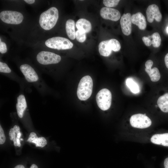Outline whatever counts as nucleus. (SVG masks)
Wrapping results in <instances>:
<instances>
[{
	"label": "nucleus",
	"instance_id": "1",
	"mask_svg": "<svg viewBox=\"0 0 168 168\" xmlns=\"http://www.w3.org/2000/svg\"><path fill=\"white\" fill-rule=\"evenodd\" d=\"M58 18V9L55 7H52L41 14L39 18V23L43 29L49 30L55 25Z\"/></svg>",
	"mask_w": 168,
	"mask_h": 168
},
{
	"label": "nucleus",
	"instance_id": "2",
	"mask_svg": "<svg viewBox=\"0 0 168 168\" xmlns=\"http://www.w3.org/2000/svg\"><path fill=\"white\" fill-rule=\"evenodd\" d=\"M93 87V80L88 75L83 77L81 79L78 86L77 95L81 100H86L91 95Z\"/></svg>",
	"mask_w": 168,
	"mask_h": 168
},
{
	"label": "nucleus",
	"instance_id": "3",
	"mask_svg": "<svg viewBox=\"0 0 168 168\" xmlns=\"http://www.w3.org/2000/svg\"><path fill=\"white\" fill-rule=\"evenodd\" d=\"M45 44L49 48L58 50L70 49L72 48L73 45L68 39L59 36L49 39L45 41Z\"/></svg>",
	"mask_w": 168,
	"mask_h": 168
},
{
	"label": "nucleus",
	"instance_id": "4",
	"mask_svg": "<svg viewBox=\"0 0 168 168\" xmlns=\"http://www.w3.org/2000/svg\"><path fill=\"white\" fill-rule=\"evenodd\" d=\"M96 100L100 109L103 111L108 110L111 103L112 95L109 90L104 88L100 90L96 96Z\"/></svg>",
	"mask_w": 168,
	"mask_h": 168
},
{
	"label": "nucleus",
	"instance_id": "5",
	"mask_svg": "<svg viewBox=\"0 0 168 168\" xmlns=\"http://www.w3.org/2000/svg\"><path fill=\"white\" fill-rule=\"evenodd\" d=\"M0 18L4 23L17 25L21 23L23 16L21 13L15 11H4L0 13Z\"/></svg>",
	"mask_w": 168,
	"mask_h": 168
},
{
	"label": "nucleus",
	"instance_id": "6",
	"mask_svg": "<svg viewBox=\"0 0 168 168\" xmlns=\"http://www.w3.org/2000/svg\"><path fill=\"white\" fill-rule=\"evenodd\" d=\"M36 59L40 64L48 65L58 63L61 60V57L59 55L51 52L42 51L37 54Z\"/></svg>",
	"mask_w": 168,
	"mask_h": 168
},
{
	"label": "nucleus",
	"instance_id": "7",
	"mask_svg": "<svg viewBox=\"0 0 168 168\" xmlns=\"http://www.w3.org/2000/svg\"><path fill=\"white\" fill-rule=\"evenodd\" d=\"M131 125L133 127L145 128L151 126L152 121L146 115L141 114H138L132 115L130 119Z\"/></svg>",
	"mask_w": 168,
	"mask_h": 168
},
{
	"label": "nucleus",
	"instance_id": "8",
	"mask_svg": "<svg viewBox=\"0 0 168 168\" xmlns=\"http://www.w3.org/2000/svg\"><path fill=\"white\" fill-rule=\"evenodd\" d=\"M101 17L104 19L117 21L120 18V12L114 8L107 7L102 8L100 11Z\"/></svg>",
	"mask_w": 168,
	"mask_h": 168
},
{
	"label": "nucleus",
	"instance_id": "9",
	"mask_svg": "<svg viewBox=\"0 0 168 168\" xmlns=\"http://www.w3.org/2000/svg\"><path fill=\"white\" fill-rule=\"evenodd\" d=\"M146 14L147 20L150 23L152 22L154 19L157 22H160L161 20V14L158 6L155 4H151L148 6Z\"/></svg>",
	"mask_w": 168,
	"mask_h": 168
},
{
	"label": "nucleus",
	"instance_id": "10",
	"mask_svg": "<svg viewBox=\"0 0 168 168\" xmlns=\"http://www.w3.org/2000/svg\"><path fill=\"white\" fill-rule=\"evenodd\" d=\"M20 69L28 82H35L38 80L39 77L37 74L30 65L26 64H22L20 66Z\"/></svg>",
	"mask_w": 168,
	"mask_h": 168
},
{
	"label": "nucleus",
	"instance_id": "11",
	"mask_svg": "<svg viewBox=\"0 0 168 168\" xmlns=\"http://www.w3.org/2000/svg\"><path fill=\"white\" fill-rule=\"evenodd\" d=\"M131 16L129 13H124L120 19V24L122 32L127 36L130 35L132 31Z\"/></svg>",
	"mask_w": 168,
	"mask_h": 168
},
{
	"label": "nucleus",
	"instance_id": "12",
	"mask_svg": "<svg viewBox=\"0 0 168 168\" xmlns=\"http://www.w3.org/2000/svg\"><path fill=\"white\" fill-rule=\"evenodd\" d=\"M153 64V62L152 60H147L145 63V70L148 74L151 81L156 82L160 80L161 75L157 68L154 67L152 68Z\"/></svg>",
	"mask_w": 168,
	"mask_h": 168
},
{
	"label": "nucleus",
	"instance_id": "13",
	"mask_svg": "<svg viewBox=\"0 0 168 168\" xmlns=\"http://www.w3.org/2000/svg\"><path fill=\"white\" fill-rule=\"evenodd\" d=\"M131 21L137 26L141 30H145L147 26V22L144 16L141 12H138L131 16Z\"/></svg>",
	"mask_w": 168,
	"mask_h": 168
},
{
	"label": "nucleus",
	"instance_id": "14",
	"mask_svg": "<svg viewBox=\"0 0 168 168\" xmlns=\"http://www.w3.org/2000/svg\"><path fill=\"white\" fill-rule=\"evenodd\" d=\"M151 141L155 144L168 147V133L154 134L151 138Z\"/></svg>",
	"mask_w": 168,
	"mask_h": 168
},
{
	"label": "nucleus",
	"instance_id": "15",
	"mask_svg": "<svg viewBox=\"0 0 168 168\" xmlns=\"http://www.w3.org/2000/svg\"><path fill=\"white\" fill-rule=\"evenodd\" d=\"M9 136L10 139L13 141L14 145L15 146L20 147L21 144L19 138L21 136L19 127L17 125H15L13 128L10 130Z\"/></svg>",
	"mask_w": 168,
	"mask_h": 168
},
{
	"label": "nucleus",
	"instance_id": "16",
	"mask_svg": "<svg viewBox=\"0 0 168 168\" xmlns=\"http://www.w3.org/2000/svg\"><path fill=\"white\" fill-rule=\"evenodd\" d=\"M16 107L18 116L22 118L23 113L27 107L26 102L24 95H20L17 97Z\"/></svg>",
	"mask_w": 168,
	"mask_h": 168
},
{
	"label": "nucleus",
	"instance_id": "17",
	"mask_svg": "<svg viewBox=\"0 0 168 168\" xmlns=\"http://www.w3.org/2000/svg\"><path fill=\"white\" fill-rule=\"evenodd\" d=\"M98 49L100 55L104 57L109 56L112 53V49L109 40L101 42L98 46Z\"/></svg>",
	"mask_w": 168,
	"mask_h": 168
},
{
	"label": "nucleus",
	"instance_id": "18",
	"mask_svg": "<svg viewBox=\"0 0 168 168\" xmlns=\"http://www.w3.org/2000/svg\"><path fill=\"white\" fill-rule=\"evenodd\" d=\"M76 26L78 30L85 33L89 32L91 30V22L84 18L79 19L77 21Z\"/></svg>",
	"mask_w": 168,
	"mask_h": 168
},
{
	"label": "nucleus",
	"instance_id": "19",
	"mask_svg": "<svg viewBox=\"0 0 168 168\" xmlns=\"http://www.w3.org/2000/svg\"><path fill=\"white\" fill-rule=\"evenodd\" d=\"M27 141L35 143L36 147H44L47 144V141L44 138H38L36 134L34 132L30 133Z\"/></svg>",
	"mask_w": 168,
	"mask_h": 168
},
{
	"label": "nucleus",
	"instance_id": "20",
	"mask_svg": "<svg viewBox=\"0 0 168 168\" xmlns=\"http://www.w3.org/2000/svg\"><path fill=\"white\" fill-rule=\"evenodd\" d=\"M75 22L74 20L69 19L66 23V30L67 35L72 40H74L75 37Z\"/></svg>",
	"mask_w": 168,
	"mask_h": 168
},
{
	"label": "nucleus",
	"instance_id": "21",
	"mask_svg": "<svg viewBox=\"0 0 168 168\" xmlns=\"http://www.w3.org/2000/svg\"><path fill=\"white\" fill-rule=\"evenodd\" d=\"M157 104L161 111L168 112V93H165L158 98Z\"/></svg>",
	"mask_w": 168,
	"mask_h": 168
},
{
	"label": "nucleus",
	"instance_id": "22",
	"mask_svg": "<svg viewBox=\"0 0 168 168\" xmlns=\"http://www.w3.org/2000/svg\"><path fill=\"white\" fill-rule=\"evenodd\" d=\"M126 83L127 87L133 93L137 94L140 92L139 87L138 84L132 78H127Z\"/></svg>",
	"mask_w": 168,
	"mask_h": 168
},
{
	"label": "nucleus",
	"instance_id": "23",
	"mask_svg": "<svg viewBox=\"0 0 168 168\" xmlns=\"http://www.w3.org/2000/svg\"><path fill=\"white\" fill-rule=\"evenodd\" d=\"M150 36L152 39L151 41L153 47L155 48L159 47L161 42V38L159 34L156 32L153 33Z\"/></svg>",
	"mask_w": 168,
	"mask_h": 168
},
{
	"label": "nucleus",
	"instance_id": "24",
	"mask_svg": "<svg viewBox=\"0 0 168 168\" xmlns=\"http://www.w3.org/2000/svg\"><path fill=\"white\" fill-rule=\"evenodd\" d=\"M109 42L112 48V50L114 52H117L120 50L121 45L119 42L117 40L114 39L109 40Z\"/></svg>",
	"mask_w": 168,
	"mask_h": 168
},
{
	"label": "nucleus",
	"instance_id": "25",
	"mask_svg": "<svg viewBox=\"0 0 168 168\" xmlns=\"http://www.w3.org/2000/svg\"><path fill=\"white\" fill-rule=\"evenodd\" d=\"M75 37L77 40L79 42H84L86 39V33L77 30L76 31Z\"/></svg>",
	"mask_w": 168,
	"mask_h": 168
},
{
	"label": "nucleus",
	"instance_id": "26",
	"mask_svg": "<svg viewBox=\"0 0 168 168\" xmlns=\"http://www.w3.org/2000/svg\"><path fill=\"white\" fill-rule=\"evenodd\" d=\"M119 1V0H104L103 3L106 7H110L116 6Z\"/></svg>",
	"mask_w": 168,
	"mask_h": 168
},
{
	"label": "nucleus",
	"instance_id": "27",
	"mask_svg": "<svg viewBox=\"0 0 168 168\" xmlns=\"http://www.w3.org/2000/svg\"><path fill=\"white\" fill-rule=\"evenodd\" d=\"M11 70L7 64L1 62H0V72L6 73L11 72Z\"/></svg>",
	"mask_w": 168,
	"mask_h": 168
},
{
	"label": "nucleus",
	"instance_id": "28",
	"mask_svg": "<svg viewBox=\"0 0 168 168\" xmlns=\"http://www.w3.org/2000/svg\"><path fill=\"white\" fill-rule=\"evenodd\" d=\"M6 137L4 133V131L0 125V144H2L5 142Z\"/></svg>",
	"mask_w": 168,
	"mask_h": 168
},
{
	"label": "nucleus",
	"instance_id": "29",
	"mask_svg": "<svg viewBox=\"0 0 168 168\" xmlns=\"http://www.w3.org/2000/svg\"><path fill=\"white\" fill-rule=\"evenodd\" d=\"M7 51V46L6 44L1 41L0 38V52L2 54L6 53Z\"/></svg>",
	"mask_w": 168,
	"mask_h": 168
},
{
	"label": "nucleus",
	"instance_id": "30",
	"mask_svg": "<svg viewBox=\"0 0 168 168\" xmlns=\"http://www.w3.org/2000/svg\"><path fill=\"white\" fill-rule=\"evenodd\" d=\"M142 40L145 44L147 46H150L152 44V41L151 40V36H143Z\"/></svg>",
	"mask_w": 168,
	"mask_h": 168
},
{
	"label": "nucleus",
	"instance_id": "31",
	"mask_svg": "<svg viewBox=\"0 0 168 168\" xmlns=\"http://www.w3.org/2000/svg\"><path fill=\"white\" fill-rule=\"evenodd\" d=\"M164 61L166 66L168 68V53L166 54L165 57Z\"/></svg>",
	"mask_w": 168,
	"mask_h": 168
},
{
	"label": "nucleus",
	"instance_id": "32",
	"mask_svg": "<svg viewBox=\"0 0 168 168\" xmlns=\"http://www.w3.org/2000/svg\"><path fill=\"white\" fill-rule=\"evenodd\" d=\"M165 168H168V157L166 158L164 161Z\"/></svg>",
	"mask_w": 168,
	"mask_h": 168
},
{
	"label": "nucleus",
	"instance_id": "33",
	"mask_svg": "<svg viewBox=\"0 0 168 168\" xmlns=\"http://www.w3.org/2000/svg\"><path fill=\"white\" fill-rule=\"evenodd\" d=\"M24 1L29 4H33L34 3L35 1L34 0H24Z\"/></svg>",
	"mask_w": 168,
	"mask_h": 168
},
{
	"label": "nucleus",
	"instance_id": "34",
	"mask_svg": "<svg viewBox=\"0 0 168 168\" xmlns=\"http://www.w3.org/2000/svg\"><path fill=\"white\" fill-rule=\"evenodd\" d=\"M14 168H25V167L22 165H19L16 166Z\"/></svg>",
	"mask_w": 168,
	"mask_h": 168
},
{
	"label": "nucleus",
	"instance_id": "35",
	"mask_svg": "<svg viewBox=\"0 0 168 168\" xmlns=\"http://www.w3.org/2000/svg\"><path fill=\"white\" fill-rule=\"evenodd\" d=\"M30 168H38L37 166L35 164H33Z\"/></svg>",
	"mask_w": 168,
	"mask_h": 168
},
{
	"label": "nucleus",
	"instance_id": "36",
	"mask_svg": "<svg viewBox=\"0 0 168 168\" xmlns=\"http://www.w3.org/2000/svg\"><path fill=\"white\" fill-rule=\"evenodd\" d=\"M166 32L168 33V26L166 28Z\"/></svg>",
	"mask_w": 168,
	"mask_h": 168
},
{
	"label": "nucleus",
	"instance_id": "37",
	"mask_svg": "<svg viewBox=\"0 0 168 168\" xmlns=\"http://www.w3.org/2000/svg\"><path fill=\"white\" fill-rule=\"evenodd\" d=\"M155 107H157V106L156 105H155Z\"/></svg>",
	"mask_w": 168,
	"mask_h": 168
},
{
	"label": "nucleus",
	"instance_id": "38",
	"mask_svg": "<svg viewBox=\"0 0 168 168\" xmlns=\"http://www.w3.org/2000/svg\"><path fill=\"white\" fill-rule=\"evenodd\" d=\"M21 140H23V139L22 138H21Z\"/></svg>",
	"mask_w": 168,
	"mask_h": 168
}]
</instances>
